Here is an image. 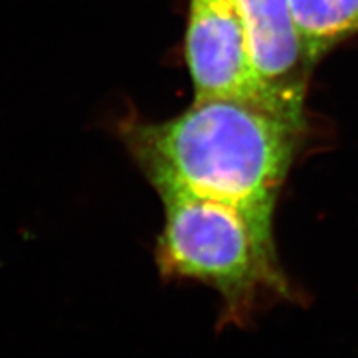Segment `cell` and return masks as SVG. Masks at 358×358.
Returning a JSON list of instances; mask_svg holds the SVG:
<instances>
[{
	"instance_id": "4",
	"label": "cell",
	"mask_w": 358,
	"mask_h": 358,
	"mask_svg": "<svg viewBox=\"0 0 358 358\" xmlns=\"http://www.w3.org/2000/svg\"><path fill=\"white\" fill-rule=\"evenodd\" d=\"M250 64L259 78L280 95L303 105L312 70L290 0H237Z\"/></svg>"
},
{
	"instance_id": "2",
	"label": "cell",
	"mask_w": 358,
	"mask_h": 358,
	"mask_svg": "<svg viewBox=\"0 0 358 358\" xmlns=\"http://www.w3.org/2000/svg\"><path fill=\"white\" fill-rule=\"evenodd\" d=\"M164 227L158 266L164 277L203 282L222 297L227 319H248L264 297H287L272 224L236 206L189 192H159Z\"/></svg>"
},
{
	"instance_id": "5",
	"label": "cell",
	"mask_w": 358,
	"mask_h": 358,
	"mask_svg": "<svg viewBox=\"0 0 358 358\" xmlns=\"http://www.w3.org/2000/svg\"><path fill=\"white\" fill-rule=\"evenodd\" d=\"M290 6L312 66L335 45L358 34V0H290Z\"/></svg>"
},
{
	"instance_id": "3",
	"label": "cell",
	"mask_w": 358,
	"mask_h": 358,
	"mask_svg": "<svg viewBox=\"0 0 358 358\" xmlns=\"http://www.w3.org/2000/svg\"><path fill=\"white\" fill-rule=\"evenodd\" d=\"M186 62L194 100L229 98L303 122V105L264 83L250 64L237 0H189Z\"/></svg>"
},
{
	"instance_id": "1",
	"label": "cell",
	"mask_w": 358,
	"mask_h": 358,
	"mask_svg": "<svg viewBox=\"0 0 358 358\" xmlns=\"http://www.w3.org/2000/svg\"><path fill=\"white\" fill-rule=\"evenodd\" d=\"M303 128L250 103L211 98L166 122L128 120L122 138L158 194L189 192L272 224Z\"/></svg>"
}]
</instances>
